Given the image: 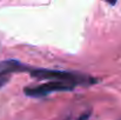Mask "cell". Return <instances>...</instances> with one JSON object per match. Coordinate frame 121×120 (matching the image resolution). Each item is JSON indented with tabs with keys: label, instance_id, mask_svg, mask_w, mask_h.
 I'll return each mask as SVG.
<instances>
[{
	"label": "cell",
	"instance_id": "cell-3",
	"mask_svg": "<svg viewBox=\"0 0 121 120\" xmlns=\"http://www.w3.org/2000/svg\"><path fill=\"white\" fill-rule=\"evenodd\" d=\"M91 108H72L62 116L60 120H87L91 117Z\"/></svg>",
	"mask_w": 121,
	"mask_h": 120
},
{
	"label": "cell",
	"instance_id": "cell-2",
	"mask_svg": "<svg viewBox=\"0 0 121 120\" xmlns=\"http://www.w3.org/2000/svg\"><path fill=\"white\" fill-rule=\"evenodd\" d=\"M75 86L67 84V82H62V81H48L46 84L38 85L34 87H26L24 89L25 94L27 97L31 98H42L46 97L53 92H66V91H72L74 89Z\"/></svg>",
	"mask_w": 121,
	"mask_h": 120
},
{
	"label": "cell",
	"instance_id": "cell-4",
	"mask_svg": "<svg viewBox=\"0 0 121 120\" xmlns=\"http://www.w3.org/2000/svg\"><path fill=\"white\" fill-rule=\"evenodd\" d=\"M11 79V74H6V73H0V88H2Z\"/></svg>",
	"mask_w": 121,
	"mask_h": 120
},
{
	"label": "cell",
	"instance_id": "cell-1",
	"mask_svg": "<svg viewBox=\"0 0 121 120\" xmlns=\"http://www.w3.org/2000/svg\"><path fill=\"white\" fill-rule=\"evenodd\" d=\"M31 77L40 80H49V81H62L71 84L73 86H88L98 82V79L77 72H67L60 70H47V68H32L30 67L27 71Z\"/></svg>",
	"mask_w": 121,
	"mask_h": 120
}]
</instances>
